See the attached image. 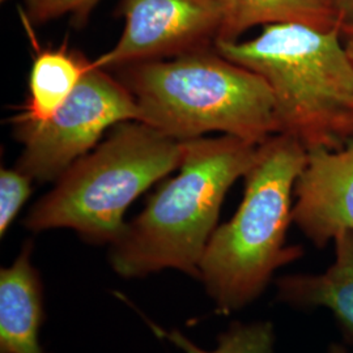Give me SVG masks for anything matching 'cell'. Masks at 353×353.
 <instances>
[{
	"instance_id": "1",
	"label": "cell",
	"mask_w": 353,
	"mask_h": 353,
	"mask_svg": "<svg viewBox=\"0 0 353 353\" xmlns=\"http://www.w3.org/2000/svg\"><path fill=\"white\" fill-rule=\"evenodd\" d=\"M178 173L109 246V262L125 279L178 270L201 279V262L228 191L246 176L258 145L221 135L183 141Z\"/></svg>"
},
{
	"instance_id": "2",
	"label": "cell",
	"mask_w": 353,
	"mask_h": 353,
	"mask_svg": "<svg viewBox=\"0 0 353 353\" xmlns=\"http://www.w3.org/2000/svg\"><path fill=\"white\" fill-rule=\"evenodd\" d=\"M214 48L265 79L279 134L299 140L307 152L336 151L353 139V65L341 28L270 24L252 39L220 41Z\"/></svg>"
},
{
	"instance_id": "3",
	"label": "cell",
	"mask_w": 353,
	"mask_h": 353,
	"mask_svg": "<svg viewBox=\"0 0 353 353\" xmlns=\"http://www.w3.org/2000/svg\"><path fill=\"white\" fill-rule=\"evenodd\" d=\"M110 72L135 99L138 121L168 138L186 141L221 132L259 145L279 134L265 79L216 48Z\"/></svg>"
},
{
	"instance_id": "4",
	"label": "cell",
	"mask_w": 353,
	"mask_h": 353,
	"mask_svg": "<svg viewBox=\"0 0 353 353\" xmlns=\"http://www.w3.org/2000/svg\"><path fill=\"white\" fill-rule=\"evenodd\" d=\"M306 157L303 144L285 134L258 145L243 176L239 210L216 228L199 267V280L223 314L254 303L276 270L303 258V248L288 245L287 233L293 223L294 186Z\"/></svg>"
},
{
	"instance_id": "5",
	"label": "cell",
	"mask_w": 353,
	"mask_h": 353,
	"mask_svg": "<svg viewBox=\"0 0 353 353\" xmlns=\"http://www.w3.org/2000/svg\"><path fill=\"white\" fill-rule=\"evenodd\" d=\"M183 141L127 121L71 165L24 220L26 229H71L90 245H113L126 229L125 214L143 192L178 170Z\"/></svg>"
},
{
	"instance_id": "6",
	"label": "cell",
	"mask_w": 353,
	"mask_h": 353,
	"mask_svg": "<svg viewBox=\"0 0 353 353\" xmlns=\"http://www.w3.org/2000/svg\"><path fill=\"white\" fill-rule=\"evenodd\" d=\"M135 99L110 71L93 64L63 106L43 123L13 125L23 144L16 168L38 182H55L92 151L105 131L138 121Z\"/></svg>"
},
{
	"instance_id": "7",
	"label": "cell",
	"mask_w": 353,
	"mask_h": 353,
	"mask_svg": "<svg viewBox=\"0 0 353 353\" xmlns=\"http://www.w3.org/2000/svg\"><path fill=\"white\" fill-rule=\"evenodd\" d=\"M115 16L125 21L121 37L93 59L108 71L212 49L224 23L221 0H119Z\"/></svg>"
},
{
	"instance_id": "8",
	"label": "cell",
	"mask_w": 353,
	"mask_h": 353,
	"mask_svg": "<svg viewBox=\"0 0 353 353\" xmlns=\"http://www.w3.org/2000/svg\"><path fill=\"white\" fill-rule=\"evenodd\" d=\"M294 198L293 223L316 249L353 232V139L336 151L307 152Z\"/></svg>"
},
{
	"instance_id": "9",
	"label": "cell",
	"mask_w": 353,
	"mask_h": 353,
	"mask_svg": "<svg viewBox=\"0 0 353 353\" xmlns=\"http://www.w3.org/2000/svg\"><path fill=\"white\" fill-rule=\"evenodd\" d=\"M28 241L12 265L0 271L1 353H45L39 344L43 322L42 283L32 265Z\"/></svg>"
},
{
	"instance_id": "10",
	"label": "cell",
	"mask_w": 353,
	"mask_h": 353,
	"mask_svg": "<svg viewBox=\"0 0 353 353\" xmlns=\"http://www.w3.org/2000/svg\"><path fill=\"white\" fill-rule=\"evenodd\" d=\"M334 249L335 259L323 272L279 278L276 297L297 309H327L353 343V232L341 233Z\"/></svg>"
},
{
	"instance_id": "11",
	"label": "cell",
	"mask_w": 353,
	"mask_h": 353,
	"mask_svg": "<svg viewBox=\"0 0 353 353\" xmlns=\"http://www.w3.org/2000/svg\"><path fill=\"white\" fill-rule=\"evenodd\" d=\"M90 65L92 61L81 51L71 49L67 41L57 48L36 49L26 105L11 123L37 125L50 119L74 93Z\"/></svg>"
},
{
	"instance_id": "12",
	"label": "cell",
	"mask_w": 353,
	"mask_h": 353,
	"mask_svg": "<svg viewBox=\"0 0 353 353\" xmlns=\"http://www.w3.org/2000/svg\"><path fill=\"white\" fill-rule=\"evenodd\" d=\"M220 41L234 42L254 26L297 23L322 30L341 28L327 0H221Z\"/></svg>"
},
{
	"instance_id": "13",
	"label": "cell",
	"mask_w": 353,
	"mask_h": 353,
	"mask_svg": "<svg viewBox=\"0 0 353 353\" xmlns=\"http://www.w3.org/2000/svg\"><path fill=\"white\" fill-rule=\"evenodd\" d=\"M152 328L161 332V336L185 353H274L275 345V330L268 321L232 323L227 331L219 335L217 348L214 351L199 348L178 330L163 331L153 325Z\"/></svg>"
},
{
	"instance_id": "14",
	"label": "cell",
	"mask_w": 353,
	"mask_h": 353,
	"mask_svg": "<svg viewBox=\"0 0 353 353\" xmlns=\"http://www.w3.org/2000/svg\"><path fill=\"white\" fill-rule=\"evenodd\" d=\"M101 0H24V19L29 26H39L70 17L75 29H83L89 23Z\"/></svg>"
},
{
	"instance_id": "15",
	"label": "cell",
	"mask_w": 353,
	"mask_h": 353,
	"mask_svg": "<svg viewBox=\"0 0 353 353\" xmlns=\"http://www.w3.org/2000/svg\"><path fill=\"white\" fill-rule=\"evenodd\" d=\"M33 178L20 169L1 168L0 170V236L4 237L13 220L20 214L32 194Z\"/></svg>"
},
{
	"instance_id": "16",
	"label": "cell",
	"mask_w": 353,
	"mask_h": 353,
	"mask_svg": "<svg viewBox=\"0 0 353 353\" xmlns=\"http://www.w3.org/2000/svg\"><path fill=\"white\" fill-rule=\"evenodd\" d=\"M341 28H353V0H327Z\"/></svg>"
},
{
	"instance_id": "17",
	"label": "cell",
	"mask_w": 353,
	"mask_h": 353,
	"mask_svg": "<svg viewBox=\"0 0 353 353\" xmlns=\"http://www.w3.org/2000/svg\"><path fill=\"white\" fill-rule=\"evenodd\" d=\"M341 41L353 65V28H341Z\"/></svg>"
},
{
	"instance_id": "18",
	"label": "cell",
	"mask_w": 353,
	"mask_h": 353,
	"mask_svg": "<svg viewBox=\"0 0 353 353\" xmlns=\"http://www.w3.org/2000/svg\"><path fill=\"white\" fill-rule=\"evenodd\" d=\"M327 353H348L347 348L339 343H332L328 345Z\"/></svg>"
},
{
	"instance_id": "19",
	"label": "cell",
	"mask_w": 353,
	"mask_h": 353,
	"mask_svg": "<svg viewBox=\"0 0 353 353\" xmlns=\"http://www.w3.org/2000/svg\"><path fill=\"white\" fill-rule=\"evenodd\" d=\"M0 1H1V3H4V1H8V0H0Z\"/></svg>"
}]
</instances>
